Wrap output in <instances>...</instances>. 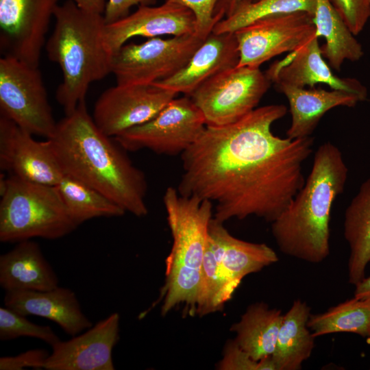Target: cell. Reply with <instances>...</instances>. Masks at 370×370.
Wrapping results in <instances>:
<instances>
[{
  "instance_id": "8992f818",
  "label": "cell",
  "mask_w": 370,
  "mask_h": 370,
  "mask_svg": "<svg viewBox=\"0 0 370 370\" xmlns=\"http://www.w3.org/2000/svg\"><path fill=\"white\" fill-rule=\"evenodd\" d=\"M0 241L18 243L62 238L79 226L56 186L34 183L10 175L0 180Z\"/></svg>"
},
{
  "instance_id": "52a82bcc",
  "label": "cell",
  "mask_w": 370,
  "mask_h": 370,
  "mask_svg": "<svg viewBox=\"0 0 370 370\" xmlns=\"http://www.w3.org/2000/svg\"><path fill=\"white\" fill-rule=\"evenodd\" d=\"M0 113L33 135L53 136L58 122L38 66L0 58Z\"/></svg>"
},
{
  "instance_id": "d4e9b609",
  "label": "cell",
  "mask_w": 370,
  "mask_h": 370,
  "mask_svg": "<svg viewBox=\"0 0 370 370\" xmlns=\"http://www.w3.org/2000/svg\"><path fill=\"white\" fill-rule=\"evenodd\" d=\"M282 319L280 310L256 302L247 308L230 330L236 334V344L259 361L273 353Z\"/></svg>"
},
{
  "instance_id": "d6a6232c",
  "label": "cell",
  "mask_w": 370,
  "mask_h": 370,
  "mask_svg": "<svg viewBox=\"0 0 370 370\" xmlns=\"http://www.w3.org/2000/svg\"><path fill=\"white\" fill-rule=\"evenodd\" d=\"M352 32L357 36L370 18V0H330Z\"/></svg>"
},
{
  "instance_id": "ffe728a7",
  "label": "cell",
  "mask_w": 370,
  "mask_h": 370,
  "mask_svg": "<svg viewBox=\"0 0 370 370\" xmlns=\"http://www.w3.org/2000/svg\"><path fill=\"white\" fill-rule=\"evenodd\" d=\"M208 236L222 272L238 286L246 275L278 261L277 254L269 246L234 237L223 223L214 217L209 223Z\"/></svg>"
},
{
  "instance_id": "74e56055",
  "label": "cell",
  "mask_w": 370,
  "mask_h": 370,
  "mask_svg": "<svg viewBox=\"0 0 370 370\" xmlns=\"http://www.w3.org/2000/svg\"><path fill=\"white\" fill-rule=\"evenodd\" d=\"M79 8L95 13L103 14L107 0H71Z\"/></svg>"
},
{
  "instance_id": "44dd1931",
  "label": "cell",
  "mask_w": 370,
  "mask_h": 370,
  "mask_svg": "<svg viewBox=\"0 0 370 370\" xmlns=\"http://www.w3.org/2000/svg\"><path fill=\"white\" fill-rule=\"evenodd\" d=\"M0 286L5 292L45 291L58 286L59 280L39 245L27 240L0 256Z\"/></svg>"
},
{
  "instance_id": "5bb4252c",
  "label": "cell",
  "mask_w": 370,
  "mask_h": 370,
  "mask_svg": "<svg viewBox=\"0 0 370 370\" xmlns=\"http://www.w3.org/2000/svg\"><path fill=\"white\" fill-rule=\"evenodd\" d=\"M0 168L23 180L56 186L64 175L49 139L38 141L13 121L0 116Z\"/></svg>"
},
{
  "instance_id": "7c38bea8",
  "label": "cell",
  "mask_w": 370,
  "mask_h": 370,
  "mask_svg": "<svg viewBox=\"0 0 370 370\" xmlns=\"http://www.w3.org/2000/svg\"><path fill=\"white\" fill-rule=\"evenodd\" d=\"M60 0H0L3 56L38 66L50 21Z\"/></svg>"
},
{
  "instance_id": "ba28073f",
  "label": "cell",
  "mask_w": 370,
  "mask_h": 370,
  "mask_svg": "<svg viewBox=\"0 0 370 370\" xmlns=\"http://www.w3.org/2000/svg\"><path fill=\"white\" fill-rule=\"evenodd\" d=\"M207 37L199 33L123 45L112 55L111 73L118 85L150 84L182 69Z\"/></svg>"
},
{
  "instance_id": "cb8c5ba5",
  "label": "cell",
  "mask_w": 370,
  "mask_h": 370,
  "mask_svg": "<svg viewBox=\"0 0 370 370\" xmlns=\"http://www.w3.org/2000/svg\"><path fill=\"white\" fill-rule=\"evenodd\" d=\"M310 307L296 299L283 315L271 358L277 370H299L314 347V337L308 326Z\"/></svg>"
},
{
  "instance_id": "8d00e7d4",
  "label": "cell",
  "mask_w": 370,
  "mask_h": 370,
  "mask_svg": "<svg viewBox=\"0 0 370 370\" xmlns=\"http://www.w3.org/2000/svg\"><path fill=\"white\" fill-rule=\"evenodd\" d=\"M255 0H219L214 12V16L220 20L232 14L240 5Z\"/></svg>"
},
{
  "instance_id": "d6986e66",
  "label": "cell",
  "mask_w": 370,
  "mask_h": 370,
  "mask_svg": "<svg viewBox=\"0 0 370 370\" xmlns=\"http://www.w3.org/2000/svg\"><path fill=\"white\" fill-rule=\"evenodd\" d=\"M4 306L24 315H36L53 321L74 336L92 325L84 313L75 293L59 286L45 291L5 292Z\"/></svg>"
},
{
  "instance_id": "2e32d148",
  "label": "cell",
  "mask_w": 370,
  "mask_h": 370,
  "mask_svg": "<svg viewBox=\"0 0 370 370\" xmlns=\"http://www.w3.org/2000/svg\"><path fill=\"white\" fill-rule=\"evenodd\" d=\"M195 33L197 23L194 14L184 6L165 1L158 6H138L123 19L106 25L103 38L108 51L112 54L133 37L151 38Z\"/></svg>"
},
{
  "instance_id": "d590c367",
  "label": "cell",
  "mask_w": 370,
  "mask_h": 370,
  "mask_svg": "<svg viewBox=\"0 0 370 370\" xmlns=\"http://www.w3.org/2000/svg\"><path fill=\"white\" fill-rule=\"evenodd\" d=\"M157 0H107L103 18L106 25L119 21L130 14L134 5H153Z\"/></svg>"
},
{
  "instance_id": "9a60e30c",
  "label": "cell",
  "mask_w": 370,
  "mask_h": 370,
  "mask_svg": "<svg viewBox=\"0 0 370 370\" xmlns=\"http://www.w3.org/2000/svg\"><path fill=\"white\" fill-rule=\"evenodd\" d=\"M120 316L114 312L82 334L51 346L47 370H114L112 350L119 339Z\"/></svg>"
},
{
  "instance_id": "8fae6325",
  "label": "cell",
  "mask_w": 370,
  "mask_h": 370,
  "mask_svg": "<svg viewBox=\"0 0 370 370\" xmlns=\"http://www.w3.org/2000/svg\"><path fill=\"white\" fill-rule=\"evenodd\" d=\"M239 50L237 66L260 68L265 62L292 52L315 35L313 16L305 12L257 20L234 32Z\"/></svg>"
},
{
  "instance_id": "4fadbf2b",
  "label": "cell",
  "mask_w": 370,
  "mask_h": 370,
  "mask_svg": "<svg viewBox=\"0 0 370 370\" xmlns=\"http://www.w3.org/2000/svg\"><path fill=\"white\" fill-rule=\"evenodd\" d=\"M177 95L155 84H116L97 99L92 119L104 134L115 138L153 119Z\"/></svg>"
},
{
  "instance_id": "e575fe53",
  "label": "cell",
  "mask_w": 370,
  "mask_h": 370,
  "mask_svg": "<svg viewBox=\"0 0 370 370\" xmlns=\"http://www.w3.org/2000/svg\"><path fill=\"white\" fill-rule=\"evenodd\" d=\"M50 353L45 349H34L16 356L0 358L1 370H21L26 367L45 369Z\"/></svg>"
},
{
  "instance_id": "7402d4cb",
  "label": "cell",
  "mask_w": 370,
  "mask_h": 370,
  "mask_svg": "<svg viewBox=\"0 0 370 370\" xmlns=\"http://www.w3.org/2000/svg\"><path fill=\"white\" fill-rule=\"evenodd\" d=\"M287 98L291 123L286 132L290 139L311 136L324 114L338 106L353 108L361 100L357 95L341 90L310 89L284 84L275 85Z\"/></svg>"
},
{
  "instance_id": "e0dca14e",
  "label": "cell",
  "mask_w": 370,
  "mask_h": 370,
  "mask_svg": "<svg viewBox=\"0 0 370 370\" xmlns=\"http://www.w3.org/2000/svg\"><path fill=\"white\" fill-rule=\"evenodd\" d=\"M265 74L275 85L284 84L298 88L313 87L325 84L331 89L353 93L367 100V88L358 79L340 77L334 74L323 59L319 37L316 34L284 59L275 62Z\"/></svg>"
},
{
  "instance_id": "6da1fadb",
  "label": "cell",
  "mask_w": 370,
  "mask_h": 370,
  "mask_svg": "<svg viewBox=\"0 0 370 370\" xmlns=\"http://www.w3.org/2000/svg\"><path fill=\"white\" fill-rule=\"evenodd\" d=\"M286 112L282 104L267 105L231 124L206 125L181 155L178 192L211 201L222 223L249 216L272 223L304 186L303 164L314 145L312 136L273 134Z\"/></svg>"
},
{
  "instance_id": "836d02e7",
  "label": "cell",
  "mask_w": 370,
  "mask_h": 370,
  "mask_svg": "<svg viewBox=\"0 0 370 370\" xmlns=\"http://www.w3.org/2000/svg\"><path fill=\"white\" fill-rule=\"evenodd\" d=\"M175 3L189 9L195 15L197 33L208 36L212 33L215 25L221 20L214 16V12L219 0H165Z\"/></svg>"
},
{
  "instance_id": "30bf717a",
  "label": "cell",
  "mask_w": 370,
  "mask_h": 370,
  "mask_svg": "<svg viewBox=\"0 0 370 370\" xmlns=\"http://www.w3.org/2000/svg\"><path fill=\"white\" fill-rule=\"evenodd\" d=\"M271 82L259 68L236 66L211 78L190 96L206 125L234 123L256 108Z\"/></svg>"
},
{
  "instance_id": "ac0fdd59",
  "label": "cell",
  "mask_w": 370,
  "mask_h": 370,
  "mask_svg": "<svg viewBox=\"0 0 370 370\" xmlns=\"http://www.w3.org/2000/svg\"><path fill=\"white\" fill-rule=\"evenodd\" d=\"M239 50L234 33L210 34L186 64L156 85L177 94L190 96L205 82L238 66Z\"/></svg>"
},
{
  "instance_id": "484cf974",
  "label": "cell",
  "mask_w": 370,
  "mask_h": 370,
  "mask_svg": "<svg viewBox=\"0 0 370 370\" xmlns=\"http://www.w3.org/2000/svg\"><path fill=\"white\" fill-rule=\"evenodd\" d=\"M313 22L316 36L325 41L321 47L323 56L333 69L339 71L345 60L356 62L363 57L362 45L330 0H316Z\"/></svg>"
},
{
  "instance_id": "9c48e42d",
  "label": "cell",
  "mask_w": 370,
  "mask_h": 370,
  "mask_svg": "<svg viewBox=\"0 0 370 370\" xmlns=\"http://www.w3.org/2000/svg\"><path fill=\"white\" fill-rule=\"evenodd\" d=\"M206 126L204 114L191 98L185 95L174 98L153 119L114 140L125 151L148 149L160 155L181 156Z\"/></svg>"
},
{
  "instance_id": "f35d334b",
  "label": "cell",
  "mask_w": 370,
  "mask_h": 370,
  "mask_svg": "<svg viewBox=\"0 0 370 370\" xmlns=\"http://www.w3.org/2000/svg\"><path fill=\"white\" fill-rule=\"evenodd\" d=\"M354 297L360 299H370V276L355 286Z\"/></svg>"
},
{
  "instance_id": "f1b7e54d",
  "label": "cell",
  "mask_w": 370,
  "mask_h": 370,
  "mask_svg": "<svg viewBox=\"0 0 370 370\" xmlns=\"http://www.w3.org/2000/svg\"><path fill=\"white\" fill-rule=\"evenodd\" d=\"M316 0H255L238 7L219 21L212 33H234L257 20L278 14L305 12L313 16Z\"/></svg>"
},
{
  "instance_id": "3957f363",
  "label": "cell",
  "mask_w": 370,
  "mask_h": 370,
  "mask_svg": "<svg viewBox=\"0 0 370 370\" xmlns=\"http://www.w3.org/2000/svg\"><path fill=\"white\" fill-rule=\"evenodd\" d=\"M347 175L339 148L330 141L321 144L304 186L271 223L273 237L282 253L313 264L328 257L331 210L344 191Z\"/></svg>"
},
{
  "instance_id": "f546056e",
  "label": "cell",
  "mask_w": 370,
  "mask_h": 370,
  "mask_svg": "<svg viewBox=\"0 0 370 370\" xmlns=\"http://www.w3.org/2000/svg\"><path fill=\"white\" fill-rule=\"evenodd\" d=\"M238 286L222 272L208 236L195 314L204 316L221 310Z\"/></svg>"
},
{
  "instance_id": "7a4b0ae2",
  "label": "cell",
  "mask_w": 370,
  "mask_h": 370,
  "mask_svg": "<svg viewBox=\"0 0 370 370\" xmlns=\"http://www.w3.org/2000/svg\"><path fill=\"white\" fill-rule=\"evenodd\" d=\"M49 139L64 175L100 192L126 212L138 217L148 214L145 173L99 129L86 101L57 123Z\"/></svg>"
},
{
  "instance_id": "4316f807",
  "label": "cell",
  "mask_w": 370,
  "mask_h": 370,
  "mask_svg": "<svg viewBox=\"0 0 370 370\" xmlns=\"http://www.w3.org/2000/svg\"><path fill=\"white\" fill-rule=\"evenodd\" d=\"M56 186L78 225L92 219L121 217L126 212L100 192L69 175H64Z\"/></svg>"
},
{
  "instance_id": "5b68a950",
  "label": "cell",
  "mask_w": 370,
  "mask_h": 370,
  "mask_svg": "<svg viewBox=\"0 0 370 370\" xmlns=\"http://www.w3.org/2000/svg\"><path fill=\"white\" fill-rule=\"evenodd\" d=\"M163 204L173 244L165 260V281L159 299L161 313L165 315L184 305L189 314H195L213 204L182 195L173 187L166 188Z\"/></svg>"
},
{
  "instance_id": "603a6c76",
  "label": "cell",
  "mask_w": 370,
  "mask_h": 370,
  "mask_svg": "<svg viewBox=\"0 0 370 370\" xmlns=\"http://www.w3.org/2000/svg\"><path fill=\"white\" fill-rule=\"evenodd\" d=\"M343 236L349 248L348 281L356 286L365 278L370 262V177L360 186L345 211Z\"/></svg>"
},
{
  "instance_id": "4dcf8cb0",
  "label": "cell",
  "mask_w": 370,
  "mask_h": 370,
  "mask_svg": "<svg viewBox=\"0 0 370 370\" xmlns=\"http://www.w3.org/2000/svg\"><path fill=\"white\" fill-rule=\"evenodd\" d=\"M14 310L0 308V340L10 341L21 336L38 338L51 346L60 341L51 327L31 322Z\"/></svg>"
},
{
  "instance_id": "277c9868",
  "label": "cell",
  "mask_w": 370,
  "mask_h": 370,
  "mask_svg": "<svg viewBox=\"0 0 370 370\" xmlns=\"http://www.w3.org/2000/svg\"><path fill=\"white\" fill-rule=\"evenodd\" d=\"M55 25L45 48L61 69L62 81L56 99L65 114L86 101L89 86L111 73L112 55L104 42L103 14L79 8L66 0L56 8Z\"/></svg>"
},
{
  "instance_id": "1f68e13d",
  "label": "cell",
  "mask_w": 370,
  "mask_h": 370,
  "mask_svg": "<svg viewBox=\"0 0 370 370\" xmlns=\"http://www.w3.org/2000/svg\"><path fill=\"white\" fill-rule=\"evenodd\" d=\"M217 368L220 370H277L271 356L256 361L234 340L229 341L225 345L223 358Z\"/></svg>"
},
{
  "instance_id": "83f0119b",
  "label": "cell",
  "mask_w": 370,
  "mask_h": 370,
  "mask_svg": "<svg viewBox=\"0 0 370 370\" xmlns=\"http://www.w3.org/2000/svg\"><path fill=\"white\" fill-rule=\"evenodd\" d=\"M308 326L314 337L338 332L370 336V299L346 300L328 310L310 314Z\"/></svg>"
}]
</instances>
